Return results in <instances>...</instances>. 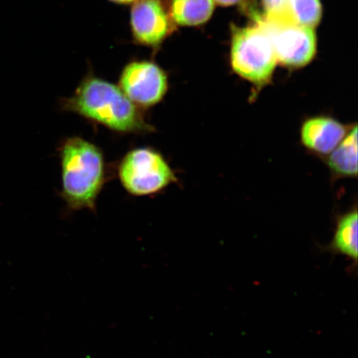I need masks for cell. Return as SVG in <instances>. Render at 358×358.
<instances>
[{
  "label": "cell",
  "mask_w": 358,
  "mask_h": 358,
  "mask_svg": "<svg viewBox=\"0 0 358 358\" xmlns=\"http://www.w3.org/2000/svg\"><path fill=\"white\" fill-rule=\"evenodd\" d=\"M62 110L118 134H146L155 131L145 111L124 95L118 85L94 74L85 77L73 95L61 101Z\"/></svg>",
  "instance_id": "cell-1"
},
{
  "label": "cell",
  "mask_w": 358,
  "mask_h": 358,
  "mask_svg": "<svg viewBox=\"0 0 358 358\" xmlns=\"http://www.w3.org/2000/svg\"><path fill=\"white\" fill-rule=\"evenodd\" d=\"M60 196L69 212L88 209L96 212V201L107 181L104 152L80 136L65 138L59 149Z\"/></svg>",
  "instance_id": "cell-2"
},
{
  "label": "cell",
  "mask_w": 358,
  "mask_h": 358,
  "mask_svg": "<svg viewBox=\"0 0 358 358\" xmlns=\"http://www.w3.org/2000/svg\"><path fill=\"white\" fill-rule=\"evenodd\" d=\"M116 173L123 189L134 196L158 194L177 182L167 160L152 147L128 151L120 160Z\"/></svg>",
  "instance_id": "cell-3"
},
{
  "label": "cell",
  "mask_w": 358,
  "mask_h": 358,
  "mask_svg": "<svg viewBox=\"0 0 358 358\" xmlns=\"http://www.w3.org/2000/svg\"><path fill=\"white\" fill-rule=\"evenodd\" d=\"M231 60L236 74L257 85L271 80L278 62L270 37L259 25L236 30Z\"/></svg>",
  "instance_id": "cell-4"
},
{
  "label": "cell",
  "mask_w": 358,
  "mask_h": 358,
  "mask_svg": "<svg viewBox=\"0 0 358 358\" xmlns=\"http://www.w3.org/2000/svg\"><path fill=\"white\" fill-rule=\"evenodd\" d=\"M118 87L134 105L145 111L164 99L169 83L162 67L153 61L138 60L124 66Z\"/></svg>",
  "instance_id": "cell-5"
},
{
  "label": "cell",
  "mask_w": 358,
  "mask_h": 358,
  "mask_svg": "<svg viewBox=\"0 0 358 358\" xmlns=\"http://www.w3.org/2000/svg\"><path fill=\"white\" fill-rule=\"evenodd\" d=\"M258 25L270 37L277 61L293 67L306 66L316 53L315 30L308 27L283 24L267 19L259 20Z\"/></svg>",
  "instance_id": "cell-6"
},
{
  "label": "cell",
  "mask_w": 358,
  "mask_h": 358,
  "mask_svg": "<svg viewBox=\"0 0 358 358\" xmlns=\"http://www.w3.org/2000/svg\"><path fill=\"white\" fill-rule=\"evenodd\" d=\"M131 25L134 39L145 47H158L169 32V16L159 0H136Z\"/></svg>",
  "instance_id": "cell-7"
},
{
  "label": "cell",
  "mask_w": 358,
  "mask_h": 358,
  "mask_svg": "<svg viewBox=\"0 0 358 358\" xmlns=\"http://www.w3.org/2000/svg\"><path fill=\"white\" fill-rule=\"evenodd\" d=\"M346 134L347 129L344 125L324 116L308 120L301 129L303 145L322 155L330 154Z\"/></svg>",
  "instance_id": "cell-8"
},
{
  "label": "cell",
  "mask_w": 358,
  "mask_h": 358,
  "mask_svg": "<svg viewBox=\"0 0 358 358\" xmlns=\"http://www.w3.org/2000/svg\"><path fill=\"white\" fill-rule=\"evenodd\" d=\"M357 212H348L338 219L334 238L323 250L334 255H341L353 262V266L357 264Z\"/></svg>",
  "instance_id": "cell-9"
},
{
  "label": "cell",
  "mask_w": 358,
  "mask_h": 358,
  "mask_svg": "<svg viewBox=\"0 0 358 358\" xmlns=\"http://www.w3.org/2000/svg\"><path fill=\"white\" fill-rule=\"evenodd\" d=\"M321 17L320 0H286L280 15L276 19H267L313 29L319 24Z\"/></svg>",
  "instance_id": "cell-10"
},
{
  "label": "cell",
  "mask_w": 358,
  "mask_h": 358,
  "mask_svg": "<svg viewBox=\"0 0 358 358\" xmlns=\"http://www.w3.org/2000/svg\"><path fill=\"white\" fill-rule=\"evenodd\" d=\"M214 0H172L170 15L178 25L196 26L211 17Z\"/></svg>",
  "instance_id": "cell-11"
},
{
  "label": "cell",
  "mask_w": 358,
  "mask_h": 358,
  "mask_svg": "<svg viewBox=\"0 0 358 358\" xmlns=\"http://www.w3.org/2000/svg\"><path fill=\"white\" fill-rule=\"evenodd\" d=\"M329 165L333 171L343 176L357 174V128L346 134L339 145L331 152Z\"/></svg>",
  "instance_id": "cell-12"
},
{
  "label": "cell",
  "mask_w": 358,
  "mask_h": 358,
  "mask_svg": "<svg viewBox=\"0 0 358 358\" xmlns=\"http://www.w3.org/2000/svg\"><path fill=\"white\" fill-rule=\"evenodd\" d=\"M286 0H263L266 12V17L276 19L284 10Z\"/></svg>",
  "instance_id": "cell-13"
},
{
  "label": "cell",
  "mask_w": 358,
  "mask_h": 358,
  "mask_svg": "<svg viewBox=\"0 0 358 358\" xmlns=\"http://www.w3.org/2000/svg\"><path fill=\"white\" fill-rule=\"evenodd\" d=\"M214 1L223 6H229L238 3L241 0H214Z\"/></svg>",
  "instance_id": "cell-14"
},
{
  "label": "cell",
  "mask_w": 358,
  "mask_h": 358,
  "mask_svg": "<svg viewBox=\"0 0 358 358\" xmlns=\"http://www.w3.org/2000/svg\"><path fill=\"white\" fill-rule=\"evenodd\" d=\"M110 1L120 4H128L134 3L136 0H110Z\"/></svg>",
  "instance_id": "cell-15"
}]
</instances>
